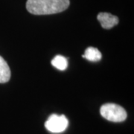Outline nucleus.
<instances>
[{
	"label": "nucleus",
	"mask_w": 134,
	"mask_h": 134,
	"mask_svg": "<svg viewBox=\"0 0 134 134\" xmlns=\"http://www.w3.org/2000/svg\"><path fill=\"white\" fill-rule=\"evenodd\" d=\"M69 6V0H28L26 8L34 15L54 14L64 11Z\"/></svg>",
	"instance_id": "f257e3e1"
},
{
	"label": "nucleus",
	"mask_w": 134,
	"mask_h": 134,
	"mask_svg": "<svg viewBox=\"0 0 134 134\" xmlns=\"http://www.w3.org/2000/svg\"><path fill=\"white\" fill-rule=\"evenodd\" d=\"M100 113L105 119L113 122H121L127 119L126 110L115 104H105L101 106Z\"/></svg>",
	"instance_id": "f03ea898"
},
{
	"label": "nucleus",
	"mask_w": 134,
	"mask_h": 134,
	"mask_svg": "<svg viewBox=\"0 0 134 134\" xmlns=\"http://www.w3.org/2000/svg\"><path fill=\"white\" fill-rule=\"evenodd\" d=\"M69 121L64 115L52 114L48 118L45 123V127L48 131L59 133L65 131L68 127Z\"/></svg>",
	"instance_id": "7ed1b4c3"
},
{
	"label": "nucleus",
	"mask_w": 134,
	"mask_h": 134,
	"mask_svg": "<svg viewBox=\"0 0 134 134\" xmlns=\"http://www.w3.org/2000/svg\"><path fill=\"white\" fill-rule=\"evenodd\" d=\"M97 19L99 21L102 28L104 29H112L119 22V19L116 16L105 12L99 13L97 16Z\"/></svg>",
	"instance_id": "20e7f679"
},
{
	"label": "nucleus",
	"mask_w": 134,
	"mask_h": 134,
	"mask_svg": "<svg viewBox=\"0 0 134 134\" xmlns=\"http://www.w3.org/2000/svg\"><path fill=\"white\" fill-rule=\"evenodd\" d=\"M10 77V70L4 58L0 56V83L8 82Z\"/></svg>",
	"instance_id": "39448f33"
},
{
	"label": "nucleus",
	"mask_w": 134,
	"mask_h": 134,
	"mask_svg": "<svg viewBox=\"0 0 134 134\" xmlns=\"http://www.w3.org/2000/svg\"><path fill=\"white\" fill-rule=\"evenodd\" d=\"M83 58H86V60L92 62H98L101 59L102 55L98 48L89 47L86 49L84 55H83Z\"/></svg>",
	"instance_id": "423d86ee"
},
{
	"label": "nucleus",
	"mask_w": 134,
	"mask_h": 134,
	"mask_svg": "<svg viewBox=\"0 0 134 134\" xmlns=\"http://www.w3.org/2000/svg\"><path fill=\"white\" fill-rule=\"evenodd\" d=\"M52 65L59 70L63 71L68 66L67 59L62 55H57L52 60Z\"/></svg>",
	"instance_id": "0eeeda50"
}]
</instances>
